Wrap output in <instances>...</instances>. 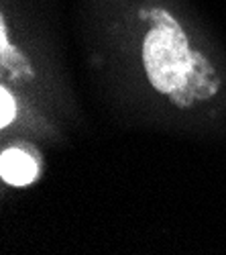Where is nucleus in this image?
<instances>
[{
  "instance_id": "3",
  "label": "nucleus",
  "mask_w": 226,
  "mask_h": 255,
  "mask_svg": "<svg viewBox=\"0 0 226 255\" xmlns=\"http://www.w3.org/2000/svg\"><path fill=\"white\" fill-rule=\"evenodd\" d=\"M37 174L35 159L20 149H6L0 157V176L10 186H29Z\"/></svg>"
},
{
  "instance_id": "4",
  "label": "nucleus",
  "mask_w": 226,
  "mask_h": 255,
  "mask_svg": "<svg viewBox=\"0 0 226 255\" xmlns=\"http://www.w3.org/2000/svg\"><path fill=\"white\" fill-rule=\"evenodd\" d=\"M0 104H2V113H0V127H8L16 117V104L14 98L8 94L6 88L0 90Z\"/></svg>"
},
{
  "instance_id": "1",
  "label": "nucleus",
  "mask_w": 226,
  "mask_h": 255,
  "mask_svg": "<svg viewBox=\"0 0 226 255\" xmlns=\"http://www.w3.org/2000/svg\"><path fill=\"white\" fill-rule=\"evenodd\" d=\"M151 20L153 27L143 41V63L153 88L173 94L190 80L198 53L190 51L186 33L167 10L153 8Z\"/></svg>"
},
{
  "instance_id": "2",
  "label": "nucleus",
  "mask_w": 226,
  "mask_h": 255,
  "mask_svg": "<svg viewBox=\"0 0 226 255\" xmlns=\"http://www.w3.org/2000/svg\"><path fill=\"white\" fill-rule=\"evenodd\" d=\"M218 84L220 82H218L212 66L198 53L196 68H194L190 80L186 82V86L179 88L173 94H169V96L177 106L186 109V106H192V102H196V100H204V98L214 96L218 90Z\"/></svg>"
}]
</instances>
